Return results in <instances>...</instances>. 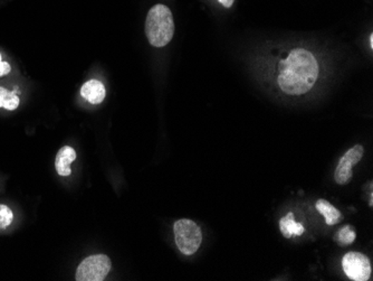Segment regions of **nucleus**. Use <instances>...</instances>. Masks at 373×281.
Returning a JSON list of instances; mask_svg holds the SVG:
<instances>
[{"label": "nucleus", "instance_id": "nucleus-1", "mask_svg": "<svg viewBox=\"0 0 373 281\" xmlns=\"http://www.w3.org/2000/svg\"><path fill=\"white\" fill-rule=\"evenodd\" d=\"M318 64L316 57L304 48H295L281 63L279 85L289 96H302L316 84Z\"/></svg>", "mask_w": 373, "mask_h": 281}, {"label": "nucleus", "instance_id": "nucleus-2", "mask_svg": "<svg viewBox=\"0 0 373 281\" xmlns=\"http://www.w3.org/2000/svg\"><path fill=\"white\" fill-rule=\"evenodd\" d=\"M145 34L149 43L155 48H163L172 40L174 16L166 5L157 4L149 11L145 21Z\"/></svg>", "mask_w": 373, "mask_h": 281}, {"label": "nucleus", "instance_id": "nucleus-3", "mask_svg": "<svg viewBox=\"0 0 373 281\" xmlns=\"http://www.w3.org/2000/svg\"><path fill=\"white\" fill-rule=\"evenodd\" d=\"M174 232L177 247L184 255H192L199 250L203 242V233L197 223L188 219L177 221Z\"/></svg>", "mask_w": 373, "mask_h": 281}, {"label": "nucleus", "instance_id": "nucleus-4", "mask_svg": "<svg viewBox=\"0 0 373 281\" xmlns=\"http://www.w3.org/2000/svg\"><path fill=\"white\" fill-rule=\"evenodd\" d=\"M112 263L106 255H94L87 257L79 263L75 280L77 281H102L110 272Z\"/></svg>", "mask_w": 373, "mask_h": 281}, {"label": "nucleus", "instance_id": "nucleus-5", "mask_svg": "<svg viewBox=\"0 0 373 281\" xmlns=\"http://www.w3.org/2000/svg\"><path fill=\"white\" fill-rule=\"evenodd\" d=\"M342 267L351 280L367 281L370 278V260L360 252H347L342 259Z\"/></svg>", "mask_w": 373, "mask_h": 281}, {"label": "nucleus", "instance_id": "nucleus-6", "mask_svg": "<svg viewBox=\"0 0 373 281\" xmlns=\"http://www.w3.org/2000/svg\"><path fill=\"white\" fill-rule=\"evenodd\" d=\"M363 154H364V148L361 145H355L341 157L334 172L335 183L339 185H347L351 182L353 176L352 168L362 160Z\"/></svg>", "mask_w": 373, "mask_h": 281}, {"label": "nucleus", "instance_id": "nucleus-7", "mask_svg": "<svg viewBox=\"0 0 373 281\" xmlns=\"http://www.w3.org/2000/svg\"><path fill=\"white\" fill-rule=\"evenodd\" d=\"M106 87L98 80H89L81 88V96L92 104H102L106 99Z\"/></svg>", "mask_w": 373, "mask_h": 281}, {"label": "nucleus", "instance_id": "nucleus-8", "mask_svg": "<svg viewBox=\"0 0 373 281\" xmlns=\"http://www.w3.org/2000/svg\"><path fill=\"white\" fill-rule=\"evenodd\" d=\"M75 160H77V151L71 146L62 147L58 150L55 160V168L58 175L63 177L71 175V164Z\"/></svg>", "mask_w": 373, "mask_h": 281}, {"label": "nucleus", "instance_id": "nucleus-9", "mask_svg": "<svg viewBox=\"0 0 373 281\" xmlns=\"http://www.w3.org/2000/svg\"><path fill=\"white\" fill-rule=\"evenodd\" d=\"M316 210L318 211L321 215H323L325 219V222L328 226H335L339 224L343 220L341 213L337 210V207H334L330 202L326 199H318L316 204Z\"/></svg>", "mask_w": 373, "mask_h": 281}, {"label": "nucleus", "instance_id": "nucleus-10", "mask_svg": "<svg viewBox=\"0 0 373 281\" xmlns=\"http://www.w3.org/2000/svg\"><path fill=\"white\" fill-rule=\"evenodd\" d=\"M279 230L286 239L292 238L293 236H302L305 232L304 226L301 223L295 222L293 213H289L286 216L281 219Z\"/></svg>", "mask_w": 373, "mask_h": 281}, {"label": "nucleus", "instance_id": "nucleus-11", "mask_svg": "<svg viewBox=\"0 0 373 281\" xmlns=\"http://www.w3.org/2000/svg\"><path fill=\"white\" fill-rule=\"evenodd\" d=\"M19 104L21 100L16 96V93L5 88H0V108L13 111L18 108Z\"/></svg>", "mask_w": 373, "mask_h": 281}, {"label": "nucleus", "instance_id": "nucleus-12", "mask_svg": "<svg viewBox=\"0 0 373 281\" xmlns=\"http://www.w3.org/2000/svg\"><path fill=\"white\" fill-rule=\"evenodd\" d=\"M355 238H357V234L352 228H350V226H345L338 232V241L341 246H349L355 241Z\"/></svg>", "mask_w": 373, "mask_h": 281}, {"label": "nucleus", "instance_id": "nucleus-13", "mask_svg": "<svg viewBox=\"0 0 373 281\" xmlns=\"http://www.w3.org/2000/svg\"><path fill=\"white\" fill-rule=\"evenodd\" d=\"M13 221V211L6 205H0V228H9Z\"/></svg>", "mask_w": 373, "mask_h": 281}, {"label": "nucleus", "instance_id": "nucleus-14", "mask_svg": "<svg viewBox=\"0 0 373 281\" xmlns=\"http://www.w3.org/2000/svg\"><path fill=\"white\" fill-rule=\"evenodd\" d=\"M11 71V64L7 62L0 61V77H5L9 75Z\"/></svg>", "mask_w": 373, "mask_h": 281}, {"label": "nucleus", "instance_id": "nucleus-15", "mask_svg": "<svg viewBox=\"0 0 373 281\" xmlns=\"http://www.w3.org/2000/svg\"><path fill=\"white\" fill-rule=\"evenodd\" d=\"M218 1L221 4V5L223 6V7H226V9H230L231 6H233V4H234L235 0H218Z\"/></svg>", "mask_w": 373, "mask_h": 281}, {"label": "nucleus", "instance_id": "nucleus-16", "mask_svg": "<svg viewBox=\"0 0 373 281\" xmlns=\"http://www.w3.org/2000/svg\"><path fill=\"white\" fill-rule=\"evenodd\" d=\"M370 45H371V48H373V35L372 34L370 35Z\"/></svg>", "mask_w": 373, "mask_h": 281}, {"label": "nucleus", "instance_id": "nucleus-17", "mask_svg": "<svg viewBox=\"0 0 373 281\" xmlns=\"http://www.w3.org/2000/svg\"><path fill=\"white\" fill-rule=\"evenodd\" d=\"M0 61H1V55H0Z\"/></svg>", "mask_w": 373, "mask_h": 281}]
</instances>
